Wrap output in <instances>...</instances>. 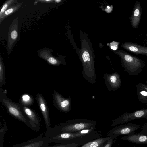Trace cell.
<instances>
[{
  "label": "cell",
  "instance_id": "obj_18",
  "mask_svg": "<svg viewBox=\"0 0 147 147\" xmlns=\"http://www.w3.org/2000/svg\"><path fill=\"white\" fill-rule=\"evenodd\" d=\"M110 138L108 136L100 137L83 145L81 147H102L105 142Z\"/></svg>",
  "mask_w": 147,
  "mask_h": 147
},
{
  "label": "cell",
  "instance_id": "obj_31",
  "mask_svg": "<svg viewBox=\"0 0 147 147\" xmlns=\"http://www.w3.org/2000/svg\"><path fill=\"white\" fill-rule=\"evenodd\" d=\"M147 125V122H146L144 123V125Z\"/></svg>",
  "mask_w": 147,
  "mask_h": 147
},
{
  "label": "cell",
  "instance_id": "obj_4",
  "mask_svg": "<svg viewBox=\"0 0 147 147\" xmlns=\"http://www.w3.org/2000/svg\"><path fill=\"white\" fill-rule=\"evenodd\" d=\"M5 95L1 94V102L5 106L12 116L23 122L32 129L30 123L22 111L20 104L13 102Z\"/></svg>",
  "mask_w": 147,
  "mask_h": 147
},
{
  "label": "cell",
  "instance_id": "obj_14",
  "mask_svg": "<svg viewBox=\"0 0 147 147\" xmlns=\"http://www.w3.org/2000/svg\"><path fill=\"white\" fill-rule=\"evenodd\" d=\"M121 139L134 144H147V135L141 132L125 136Z\"/></svg>",
  "mask_w": 147,
  "mask_h": 147
},
{
  "label": "cell",
  "instance_id": "obj_26",
  "mask_svg": "<svg viewBox=\"0 0 147 147\" xmlns=\"http://www.w3.org/2000/svg\"><path fill=\"white\" fill-rule=\"evenodd\" d=\"M141 132L147 135V125H144L142 127Z\"/></svg>",
  "mask_w": 147,
  "mask_h": 147
},
{
  "label": "cell",
  "instance_id": "obj_29",
  "mask_svg": "<svg viewBox=\"0 0 147 147\" xmlns=\"http://www.w3.org/2000/svg\"><path fill=\"white\" fill-rule=\"evenodd\" d=\"M118 45V43L117 42H116V43L114 44V45L111 46V48L113 50H116L117 48Z\"/></svg>",
  "mask_w": 147,
  "mask_h": 147
},
{
  "label": "cell",
  "instance_id": "obj_24",
  "mask_svg": "<svg viewBox=\"0 0 147 147\" xmlns=\"http://www.w3.org/2000/svg\"><path fill=\"white\" fill-rule=\"evenodd\" d=\"M78 145L76 143L68 144H59L53 146H49L48 147H78Z\"/></svg>",
  "mask_w": 147,
  "mask_h": 147
},
{
  "label": "cell",
  "instance_id": "obj_20",
  "mask_svg": "<svg viewBox=\"0 0 147 147\" xmlns=\"http://www.w3.org/2000/svg\"><path fill=\"white\" fill-rule=\"evenodd\" d=\"M34 102V100L32 97L27 94L22 95L20 100V104L27 107L32 105Z\"/></svg>",
  "mask_w": 147,
  "mask_h": 147
},
{
  "label": "cell",
  "instance_id": "obj_22",
  "mask_svg": "<svg viewBox=\"0 0 147 147\" xmlns=\"http://www.w3.org/2000/svg\"><path fill=\"white\" fill-rule=\"evenodd\" d=\"M17 0H8L6 1L3 4L1 9L0 16H1L12 5L14 4L16 2Z\"/></svg>",
  "mask_w": 147,
  "mask_h": 147
},
{
  "label": "cell",
  "instance_id": "obj_32",
  "mask_svg": "<svg viewBox=\"0 0 147 147\" xmlns=\"http://www.w3.org/2000/svg\"><path fill=\"white\" fill-rule=\"evenodd\" d=\"M107 7L108 8V9H109V8H110V7H109V6H107Z\"/></svg>",
  "mask_w": 147,
  "mask_h": 147
},
{
  "label": "cell",
  "instance_id": "obj_25",
  "mask_svg": "<svg viewBox=\"0 0 147 147\" xmlns=\"http://www.w3.org/2000/svg\"><path fill=\"white\" fill-rule=\"evenodd\" d=\"M114 140V139L110 138L105 142L102 147H111Z\"/></svg>",
  "mask_w": 147,
  "mask_h": 147
},
{
  "label": "cell",
  "instance_id": "obj_6",
  "mask_svg": "<svg viewBox=\"0 0 147 147\" xmlns=\"http://www.w3.org/2000/svg\"><path fill=\"white\" fill-rule=\"evenodd\" d=\"M140 125L136 124L129 123L116 126L108 133L107 136L114 139L120 136H127L135 133Z\"/></svg>",
  "mask_w": 147,
  "mask_h": 147
},
{
  "label": "cell",
  "instance_id": "obj_10",
  "mask_svg": "<svg viewBox=\"0 0 147 147\" xmlns=\"http://www.w3.org/2000/svg\"><path fill=\"white\" fill-rule=\"evenodd\" d=\"M53 50L49 48H43L38 51V56L46 60L49 64L55 66L65 64L64 60L62 57L54 56L52 54Z\"/></svg>",
  "mask_w": 147,
  "mask_h": 147
},
{
  "label": "cell",
  "instance_id": "obj_17",
  "mask_svg": "<svg viewBox=\"0 0 147 147\" xmlns=\"http://www.w3.org/2000/svg\"><path fill=\"white\" fill-rule=\"evenodd\" d=\"M23 5L22 3H19L11 6L1 16H0V24L7 17L13 14L18 10Z\"/></svg>",
  "mask_w": 147,
  "mask_h": 147
},
{
  "label": "cell",
  "instance_id": "obj_15",
  "mask_svg": "<svg viewBox=\"0 0 147 147\" xmlns=\"http://www.w3.org/2000/svg\"><path fill=\"white\" fill-rule=\"evenodd\" d=\"M122 47L127 51L137 54H141L147 56V47L137 44L127 42L123 43Z\"/></svg>",
  "mask_w": 147,
  "mask_h": 147
},
{
  "label": "cell",
  "instance_id": "obj_16",
  "mask_svg": "<svg viewBox=\"0 0 147 147\" xmlns=\"http://www.w3.org/2000/svg\"><path fill=\"white\" fill-rule=\"evenodd\" d=\"M141 12L140 3L137 1L134 5L130 18L131 24L134 28L136 29L138 28L140 20Z\"/></svg>",
  "mask_w": 147,
  "mask_h": 147
},
{
  "label": "cell",
  "instance_id": "obj_2",
  "mask_svg": "<svg viewBox=\"0 0 147 147\" xmlns=\"http://www.w3.org/2000/svg\"><path fill=\"white\" fill-rule=\"evenodd\" d=\"M96 125V122L94 120L85 119H72L47 129L45 136L48 138L61 133H73L85 129H95Z\"/></svg>",
  "mask_w": 147,
  "mask_h": 147
},
{
  "label": "cell",
  "instance_id": "obj_9",
  "mask_svg": "<svg viewBox=\"0 0 147 147\" xmlns=\"http://www.w3.org/2000/svg\"><path fill=\"white\" fill-rule=\"evenodd\" d=\"M20 105L25 115L31 126L32 129L36 132L39 130L41 120L39 116L33 109L28 107L21 104Z\"/></svg>",
  "mask_w": 147,
  "mask_h": 147
},
{
  "label": "cell",
  "instance_id": "obj_23",
  "mask_svg": "<svg viewBox=\"0 0 147 147\" xmlns=\"http://www.w3.org/2000/svg\"><path fill=\"white\" fill-rule=\"evenodd\" d=\"M7 129V127L6 126H4L2 127L0 129V147H2L4 143V136Z\"/></svg>",
  "mask_w": 147,
  "mask_h": 147
},
{
  "label": "cell",
  "instance_id": "obj_7",
  "mask_svg": "<svg viewBox=\"0 0 147 147\" xmlns=\"http://www.w3.org/2000/svg\"><path fill=\"white\" fill-rule=\"evenodd\" d=\"M140 118L147 119V109L139 110L131 113L126 112L112 120L111 126H114L125 124L132 120Z\"/></svg>",
  "mask_w": 147,
  "mask_h": 147
},
{
  "label": "cell",
  "instance_id": "obj_12",
  "mask_svg": "<svg viewBox=\"0 0 147 147\" xmlns=\"http://www.w3.org/2000/svg\"><path fill=\"white\" fill-rule=\"evenodd\" d=\"M48 139L42 134L36 138L18 144L12 147H48Z\"/></svg>",
  "mask_w": 147,
  "mask_h": 147
},
{
  "label": "cell",
  "instance_id": "obj_5",
  "mask_svg": "<svg viewBox=\"0 0 147 147\" xmlns=\"http://www.w3.org/2000/svg\"><path fill=\"white\" fill-rule=\"evenodd\" d=\"M20 34L18 17L11 22L9 27L7 42V49L9 55L19 40Z\"/></svg>",
  "mask_w": 147,
  "mask_h": 147
},
{
  "label": "cell",
  "instance_id": "obj_1",
  "mask_svg": "<svg viewBox=\"0 0 147 147\" xmlns=\"http://www.w3.org/2000/svg\"><path fill=\"white\" fill-rule=\"evenodd\" d=\"M95 129H89L73 133H61L47 138L49 143L68 144L76 143L79 146L100 137Z\"/></svg>",
  "mask_w": 147,
  "mask_h": 147
},
{
  "label": "cell",
  "instance_id": "obj_30",
  "mask_svg": "<svg viewBox=\"0 0 147 147\" xmlns=\"http://www.w3.org/2000/svg\"><path fill=\"white\" fill-rule=\"evenodd\" d=\"M61 1L60 0H54V2L57 3H59Z\"/></svg>",
  "mask_w": 147,
  "mask_h": 147
},
{
  "label": "cell",
  "instance_id": "obj_13",
  "mask_svg": "<svg viewBox=\"0 0 147 147\" xmlns=\"http://www.w3.org/2000/svg\"><path fill=\"white\" fill-rule=\"evenodd\" d=\"M36 99L39 107L44 119L47 129L51 127L48 107L44 97L40 93L36 96Z\"/></svg>",
  "mask_w": 147,
  "mask_h": 147
},
{
  "label": "cell",
  "instance_id": "obj_11",
  "mask_svg": "<svg viewBox=\"0 0 147 147\" xmlns=\"http://www.w3.org/2000/svg\"><path fill=\"white\" fill-rule=\"evenodd\" d=\"M103 78L108 91H115L121 86L122 81L119 75L117 72L111 74L106 73L104 74Z\"/></svg>",
  "mask_w": 147,
  "mask_h": 147
},
{
  "label": "cell",
  "instance_id": "obj_28",
  "mask_svg": "<svg viewBox=\"0 0 147 147\" xmlns=\"http://www.w3.org/2000/svg\"><path fill=\"white\" fill-rule=\"evenodd\" d=\"M138 84L142 88L147 91V85L142 83H139Z\"/></svg>",
  "mask_w": 147,
  "mask_h": 147
},
{
  "label": "cell",
  "instance_id": "obj_3",
  "mask_svg": "<svg viewBox=\"0 0 147 147\" xmlns=\"http://www.w3.org/2000/svg\"><path fill=\"white\" fill-rule=\"evenodd\" d=\"M117 53L121 59V66L124 68V70L129 75H139L146 65L145 62L141 59L123 50Z\"/></svg>",
  "mask_w": 147,
  "mask_h": 147
},
{
  "label": "cell",
  "instance_id": "obj_8",
  "mask_svg": "<svg viewBox=\"0 0 147 147\" xmlns=\"http://www.w3.org/2000/svg\"><path fill=\"white\" fill-rule=\"evenodd\" d=\"M54 104L56 108L59 111L65 113L71 110V99L63 97L59 93L54 90L53 93Z\"/></svg>",
  "mask_w": 147,
  "mask_h": 147
},
{
  "label": "cell",
  "instance_id": "obj_19",
  "mask_svg": "<svg viewBox=\"0 0 147 147\" xmlns=\"http://www.w3.org/2000/svg\"><path fill=\"white\" fill-rule=\"evenodd\" d=\"M136 86L138 99L141 103L147 104V91L142 88L138 84Z\"/></svg>",
  "mask_w": 147,
  "mask_h": 147
},
{
  "label": "cell",
  "instance_id": "obj_27",
  "mask_svg": "<svg viewBox=\"0 0 147 147\" xmlns=\"http://www.w3.org/2000/svg\"><path fill=\"white\" fill-rule=\"evenodd\" d=\"M38 1L42 3H53L54 2V0H40L37 1Z\"/></svg>",
  "mask_w": 147,
  "mask_h": 147
},
{
  "label": "cell",
  "instance_id": "obj_34",
  "mask_svg": "<svg viewBox=\"0 0 147 147\" xmlns=\"http://www.w3.org/2000/svg\"><path fill=\"white\" fill-rule=\"evenodd\" d=\"M146 35L147 36V34H146Z\"/></svg>",
  "mask_w": 147,
  "mask_h": 147
},
{
  "label": "cell",
  "instance_id": "obj_33",
  "mask_svg": "<svg viewBox=\"0 0 147 147\" xmlns=\"http://www.w3.org/2000/svg\"><path fill=\"white\" fill-rule=\"evenodd\" d=\"M146 84H147V80L146 81Z\"/></svg>",
  "mask_w": 147,
  "mask_h": 147
},
{
  "label": "cell",
  "instance_id": "obj_21",
  "mask_svg": "<svg viewBox=\"0 0 147 147\" xmlns=\"http://www.w3.org/2000/svg\"><path fill=\"white\" fill-rule=\"evenodd\" d=\"M6 81L5 67L2 57L0 54V86H2Z\"/></svg>",
  "mask_w": 147,
  "mask_h": 147
}]
</instances>
